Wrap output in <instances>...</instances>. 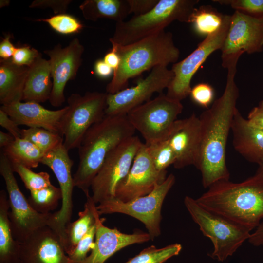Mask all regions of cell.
Segmentation results:
<instances>
[{
  "instance_id": "cell-24",
  "label": "cell",
  "mask_w": 263,
  "mask_h": 263,
  "mask_svg": "<svg viewBox=\"0 0 263 263\" xmlns=\"http://www.w3.org/2000/svg\"><path fill=\"white\" fill-rule=\"evenodd\" d=\"M29 67L17 65L10 59L0 61V103L2 105L22 100Z\"/></svg>"
},
{
  "instance_id": "cell-42",
  "label": "cell",
  "mask_w": 263,
  "mask_h": 263,
  "mask_svg": "<svg viewBox=\"0 0 263 263\" xmlns=\"http://www.w3.org/2000/svg\"><path fill=\"white\" fill-rule=\"evenodd\" d=\"M246 120L250 126L263 130V100L250 111Z\"/></svg>"
},
{
  "instance_id": "cell-40",
  "label": "cell",
  "mask_w": 263,
  "mask_h": 263,
  "mask_svg": "<svg viewBox=\"0 0 263 263\" xmlns=\"http://www.w3.org/2000/svg\"><path fill=\"white\" fill-rule=\"evenodd\" d=\"M71 0H35L29 6L31 8H50L56 14L65 13Z\"/></svg>"
},
{
  "instance_id": "cell-11",
  "label": "cell",
  "mask_w": 263,
  "mask_h": 263,
  "mask_svg": "<svg viewBox=\"0 0 263 263\" xmlns=\"http://www.w3.org/2000/svg\"><path fill=\"white\" fill-rule=\"evenodd\" d=\"M142 144L134 135L108 154L91 185V197L96 204L115 197L117 185L128 173Z\"/></svg>"
},
{
  "instance_id": "cell-21",
  "label": "cell",
  "mask_w": 263,
  "mask_h": 263,
  "mask_svg": "<svg viewBox=\"0 0 263 263\" xmlns=\"http://www.w3.org/2000/svg\"><path fill=\"white\" fill-rule=\"evenodd\" d=\"M0 109L19 126L41 128L62 136L61 121L67 106L57 110H50L37 102L19 101L2 105Z\"/></svg>"
},
{
  "instance_id": "cell-34",
  "label": "cell",
  "mask_w": 263,
  "mask_h": 263,
  "mask_svg": "<svg viewBox=\"0 0 263 263\" xmlns=\"http://www.w3.org/2000/svg\"><path fill=\"white\" fill-rule=\"evenodd\" d=\"M12 167L13 171L19 174L25 187L30 192L52 185L50 175L46 172L36 173L19 164H13Z\"/></svg>"
},
{
  "instance_id": "cell-30",
  "label": "cell",
  "mask_w": 263,
  "mask_h": 263,
  "mask_svg": "<svg viewBox=\"0 0 263 263\" xmlns=\"http://www.w3.org/2000/svg\"><path fill=\"white\" fill-rule=\"evenodd\" d=\"M20 137L32 143L44 154L63 143V137L61 135L41 128L21 129Z\"/></svg>"
},
{
  "instance_id": "cell-44",
  "label": "cell",
  "mask_w": 263,
  "mask_h": 263,
  "mask_svg": "<svg viewBox=\"0 0 263 263\" xmlns=\"http://www.w3.org/2000/svg\"><path fill=\"white\" fill-rule=\"evenodd\" d=\"M11 35L7 34L0 43V59H10L14 54L16 47L11 42Z\"/></svg>"
},
{
  "instance_id": "cell-28",
  "label": "cell",
  "mask_w": 263,
  "mask_h": 263,
  "mask_svg": "<svg viewBox=\"0 0 263 263\" xmlns=\"http://www.w3.org/2000/svg\"><path fill=\"white\" fill-rule=\"evenodd\" d=\"M2 152L12 165L19 164L29 169L38 167L44 155L34 144L21 137L15 139Z\"/></svg>"
},
{
  "instance_id": "cell-2",
  "label": "cell",
  "mask_w": 263,
  "mask_h": 263,
  "mask_svg": "<svg viewBox=\"0 0 263 263\" xmlns=\"http://www.w3.org/2000/svg\"><path fill=\"white\" fill-rule=\"evenodd\" d=\"M196 199L205 208L250 231L263 218V179L255 174L244 181H218Z\"/></svg>"
},
{
  "instance_id": "cell-27",
  "label": "cell",
  "mask_w": 263,
  "mask_h": 263,
  "mask_svg": "<svg viewBox=\"0 0 263 263\" xmlns=\"http://www.w3.org/2000/svg\"><path fill=\"white\" fill-rule=\"evenodd\" d=\"M83 211L78 213V218L68 223L65 228L64 249L69 256L74 250L80 240L95 224L97 212L96 204L89 194Z\"/></svg>"
},
{
  "instance_id": "cell-10",
  "label": "cell",
  "mask_w": 263,
  "mask_h": 263,
  "mask_svg": "<svg viewBox=\"0 0 263 263\" xmlns=\"http://www.w3.org/2000/svg\"><path fill=\"white\" fill-rule=\"evenodd\" d=\"M12 165L2 152L0 155V173L3 177L9 204V219L14 238L21 243L38 229L48 226L51 213L36 211L20 190L14 175Z\"/></svg>"
},
{
  "instance_id": "cell-9",
  "label": "cell",
  "mask_w": 263,
  "mask_h": 263,
  "mask_svg": "<svg viewBox=\"0 0 263 263\" xmlns=\"http://www.w3.org/2000/svg\"><path fill=\"white\" fill-rule=\"evenodd\" d=\"M175 177L169 175L149 194L124 202L115 197L96 206L100 215L119 213L132 216L144 224L151 240L161 234V208L164 199L174 185Z\"/></svg>"
},
{
  "instance_id": "cell-38",
  "label": "cell",
  "mask_w": 263,
  "mask_h": 263,
  "mask_svg": "<svg viewBox=\"0 0 263 263\" xmlns=\"http://www.w3.org/2000/svg\"><path fill=\"white\" fill-rule=\"evenodd\" d=\"M40 54L36 49L24 45L16 48L11 60L17 65L29 67Z\"/></svg>"
},
{
  "instance_id": "cell-45",
  "label": "cell",
  "mask_w": 263,
  "mask_h": 263,
  "mask_svg": "<svg viewBox=\"0 0 263 263\" xmlns=\"http://www.w3.org/2000/svg\"><path fill=\"white\" fill-rule=\"evenodd\" d=\"M94 70L96 75L102 78H106L113 73V70L103 59H98L94 63Z\"/></svg>"
},
{
  "instance_id": "cell-41",
  "label": "cell",
  "mask_w": 263,
  "mask_h": 263,
  "mask_svg": "<svg viewBox=\"0 0 263 263\" xmlns=\"http://www.w3.org/2000/svg\"><path fill=\"white\" fill-rule=\"evenodd\" d=\"M129 5L130 13L134 16L144 14L151 10L159 0H127Z\"/></svg>"
},
{
  "instance_id": "cell-8",
  "label": "cell",
  "mask_w": 263,
  "mask_h": 263,
  "mask_svg": "<svg viewBox=\"0 0 263 263\" xmlns=\"http://www.w3.org/2000/svg\"><path fill=\"white\" fill-rule=\"evenodd\" d=\"M107 93L87 92L72 94L61 121L63 144L69 151L78 148L87 131L105 115Z\"/></svg>"
},
{
  "instance_id": "cell-15",
  "label": "cell",
  "mask_w": 263,
  "mask_h": 263,
  "mask_svg": "<svg viewBox=\"0 0 263 263\" xmlns=\"http://www.w3.org/2000/svg\"><path fill=\"white\" fill-rule=\"evenodd\" d=\"M174 76L167 66L154 67L145 78L135 86L126 88L113 94H107L105 114H127L131 110L150 100L156 92L162 93L167 89Z\"/></svg>"
},
{
  "instance_id": "cell-43",
  "label": "cell",
  "mask_w": 263,
  "mask_h": 263,
  "mask_svg": "<svg viewBox=\"0 0 263 263\" xmlns=\"http://www.w3.org/2000/svg\"><path fill=\"white\" fill-rule=\"evenodd\" d=\"M0 125L15 139L20 137L21 129L19 128V125L1 109H0Z\"/></svg>"
},
{
  "instance_id": "cell-47",
  "label": "cell",
  "mask_w": 263,
  "mask_h": 263,
  "mask_svg": "<svg viewBox=\"0 0 263 263\" xmlns=\"http://www.w3.org/2000/svg\"><path fill=\"white\" fill-rule=\"evenodd\" d=\"M104 61L111 67L113 71L117 70L119 66L120 59L118 54L112 49L105 55Z\"/></svg>"
},
{
  "instance_id": "cell-32",
  "label": "cell",
  "mask_w": 263,
  "mask_h": 263,
  "mask_svg": "<svg viewBox=\"0 0 263 263\" xmlns=\"http://www.w3.org/2000/svg\"><path fill=\"white\" fill-rule=\"evenodd\" d=\"M182 248L181 244L178 243L161 248L151 245L124 263H163L172 257L178 255Z\"/></svg>"
},
{
  "instance_id": "cell-26",
  "label": "cell",
  "mask_w": 263,
  "mask_h": 263,
  "mask_svg": "<svg viewBox=\"0 0 263 263\" xmlns=\"http://www.w3.org/2000/svg\"><path fill=\"white\" fill-rule=\"evenodd\" d=\"M79 7L83 17L92 21L107 19L118 22L131 14L127 0H86Z\"/></svg>"
},
{
  "instance_id": "cell-48",
  "label": "cell",
  "mask_w": 263,
  "mask_h": 263,
  "mask_svg": "<svg viewBox=\"0 0 263 263\" xmlns=\"http://www.w3.org/2000/svg\"><path fill=\"white\" fill-rule=\"evenodd\" d=\"M15 138L9 133L0 131V147L2 149L10 145L15 140Z\"/></svg>"
},
{
  "instance_id": "cell-35",
  "label": "cell",
  "mask_w": 263,
  "mask_h": 263,
  "mask_svg": "<svg viewBox=\"0 0 263 263\" xmlns=\"http://www.w3.org/2000/svg\"><path fill=\"white\" fill-rule=\"evenodd\" d=\"M36 20L47 23L56 32L64 35L79 33L84 27L78 19L66 13L56 14Z\"/></svg>"
},
{
  "instance_id": "cell-33",
  "label": "cell",
  "mask_w": 263,
  "mask_h": 263,
  "mask_svg": "<svg viewBox=\"0 0 263 263\" xmlns=\"http://www.w3.org/2000/svg\"><path fill=\"white\" fill-rule=\"evenodd\" d=\"M145 145L149 155L158 171H167L170 165L175 163V154L168 139Z\"/></svg>"
},
{
  "instance_id": "cell-16",
  "label": "cell",
  "mask_w": 263,
  "mask_h": 263,
  "mask_svg": "<svg viewBox=\"0 0 263 263\" xmlns=\"http://www.w3.org/2000/svg\"><path fill=\"white\" fill-rule=\"evenodd\" d=\"M84 47L77 38L65 47L60 44L44 51L49 57L53 88L49 98L51 105L59 107L65 101L64 89L67 82L74 80L81 65Z\"/></svg>"
},
{
  "instance_id": "cell-22",
  "label": "cell",
  "mask_w": 263,
  "mask_h": 263,
  "mask_svg": "<svg viewBox=\"0 0 263 263\" xmlns=\"http://www.w3.org/2000/svg\"><path fill=\"white\" fill-rule=\"evenodd\" d=\"M231 132L236 151L250 162L263 164V130L250 126L237 108Z\"/></svg>"
},
{
  "instance_id": "cell-18",
  "label": "cell",
  "mask_w": 263,
  "mask_h": 263,
  "mask_svg": "<svg viewBox=\"0 0 263 263\" xmlns=\"http://www.w3.org/2000/svg\"><path fill=\"white\" fill-rule=\"evenodd\" d=\"M21 263H74L58 235L48 226L34 232L20 243Z\"/></svg>"
},
{
  "instance_id": "cell-6",
  "label": "cell",
  "mask_w": 263,
  "mask_h": 263,
  "mask_svg": "<svg viewBox=\"0 0 263 263\" xmlns=\"http://www.w3.org/2000/svg\"><path fill=\"white\" fill-rule=\"evenodd\" d=\"M184 204L204 235L211 240V256L219 261L232 256L250 236L249 229L205 208L191 197H185Z\"/></svg>"
},
{
  "instance_id": "cell-1",
  "label": "cell",
  "mask_w": 263,
  "mask_h": 263,
  "mask_svg": "<svg viewBox=\"0 0 263 263\" xmlns=\"http://www.w3.org/2000/svg\"><path fill=\"white\" fill-rule=\"evenodd\" d=\"M225 87L222 95L210 108L200 115L201 146L196 166L201 173L202 183L208 188L220 181L229 180L230 172L226 163V144L239 97L234 80L236 67L227 69Z\"/></svg>"
},
{
  "instance_id": "cell-4",
  "label": "cell",
  "mask_w": 263,
  "mask_h": 263,
  "mask_svg": "<svg viewBox=\"0 0 263 263\" xmlns=\"http://www.w3.org/2000/svg\"><path fill=\"white\" fill-rule=\"evenodd\" d=\"M111 43V49L118 54L120 62L106 86L107 94H113L126 88L130 78L145 71L176 63L180 56L172 33L165 30L130 44Z\"/></svg>"
},
{
  "instance_id": "cell-36",
  "label": "cell",
  "mask_w": 263,
  "mask_h": 263,
  "mask_svg": "<svg viewBox=\"0 0 263 263\" xmlns=\"http://www.w3.org/2000/svg\"><path fill=\"white\" fill-rule=\"evenodd\" d=\"M221 4L230 5L235 11L257 18H263V0H214Z\"/></svg>"
},
{
  "instance_id": "cell-17",
  "label": "cell",
  "mask_w": 263,
  "mask_h": 263,
  "mask_svg": "<svg viewBox=\"0 0 263 263\" xmlns=\"http://www.w3.org/2000/svg\"><path fill=\"white\" fill-rule=\"evenodd\" d=\"M167 173L155 168L143 143L128 173L117 185L115 198L127 202L148 195L165 181Z\"/></svg>"
},
{
  "instance_id": "cell-13",
  "label": "cell",
  "mask_w": 263,
  "mask_h": 263,
  "mask_svg": "<svg viewBox=\"0 0 263 263\" xmlns=\"http://www.w3.org/2000/svg\"><path fill=\"white\" fill-rule=\"evenodd\" d=\"M230 18L231 15H225L223 24L217 31L206 36L191 54L173 64L171 70L174 76L167 88L168 97L181 101L189 95L191 81L194 74L210 55L222 48Z\"/></svg>"
},
{
  "instance_id": "cell-23",
  "label": "cell",
  "mask_w": 263,
  "mask_h": 263,
  "mask_svg": "<svg viewBox=\"0 0 263 263\" xmlns=\"http://www.w3.org/2000/svg\"><path fill=\"white\" fill-rule=\"evenodd\" d=\"M49 60L40 53L29 67L22 100L38 103L49 100L53 88Z\"/></svg>"
},
{
  "instance_id": "cell-39",
  "label": "cell",
  "mask_w": 263,
  "mask_h": 263,
  "mask_svg": "<svg viewBox=\"0 0 263 263\" xmlns=\"http://www.w3.org/2000/svg\"><path fill=\"white\" fill-rule=\"evenodd\" d=\"M213 88L207 83H199L191 88L189 95L193 101L202 107L208 109L214 97Z\"/></svg>"
},
{
  "instance_id": "cell-5",
  "label": "cell",
  "mask_w": 263,
  "mask_h": 263,
  "mask_svg": "<svg viewBox=\"0 0 263 263\" xmlns=\"http://www.w3.org/2000/svg\"><path fill=\"white\" fill-rule=\"evenodd\" d=\"M199 0H159L151 10L133 16L128 21L116 22L111 43L126 45L161 30L175 20L191 23Z\"/></svg>"
},
{
  "instance_id": "cell-14",
  "label": "cell",
  "mask_w": 263,
  "mask_h": 263,
  "mask_svg": "<svg viewBox=\"0 0 263 263\" xmlns=\"http://www.w3.org/2000/svg\"><path fill=\"white\" fill-rule=\"evenodd\" d=\"M63 144L44 155L41 163L55 174L59 185L62 199L59 210L52 213L48 226L59 236L63 246L67 225L71 222L73 212V191L75 187L71 170L74 161Z\"/></svg>"
},
{
  "instance_id": "cell-25",
  "label": "cell",
  "mask_w": 263,
  "mask_h": 263,
  "mask_svg": "<svg viewBox=\"0 0 263 263\" xmlns=\"http://www.w3.org/2000/svg\"><path fill=\"white\" fill-rule=\"evenodd\" d=\"M8 195L0 191V263H21L20 243L14 238L11 231Z\"/></svg>"
},
{
  "instance_id": "cell-19",
  "label": "cell",
  "mask_w": 263,
  "mask_h": 263,
  "mask_svg": "<svg viewBox=\"0 0 263 263\" xmlns=\"http://www.w3.org/2000/svg\"><path fill=\"white\" fill-rule=\"evenodd\" d=\"M176 156L173 166L181 169L196 166L201 146V127L199 117L193 113L189 117L177 119L168 139Z\"/></svg>"
},
{
  "instance_id": "cell-3",
  "label": "cell",
  "mask_w": 263,
  "mask_h": 263,
  "mask_svg": "<svg viewBox=\"0 0 263 263\" xmlns=\"http://www.w3.org/2000/svg\"><path fill=\"white\" fill-rule=\"evenodd\" d=\"M135 130L126 114L106 115L86 132L78 148L79 163L73 175L75 187L86 196L89 195L92 182L108 154L127 139L134 135Z\"/></svg>"
},
{
  "instance_id": "cell-50",
  "label": "cell",
  "mask_w": 263,
  "mask_h": 263,
  "mask_svg": "<svg viewBox=\"0 0 263 263\" xmlns=\"http://www.w3.org/2000/svg\"><path fill=\"white\" fill-rule=\"evenodd\" d=\"M10 3L9 0H0V7L2 8L3 7L9 5Z\"/></svg>"
},
{
  "instance_id": "cell-37",
  "label": "cell",
  "mask_w": 263,
  "mask_h": 263,
  "mask_svg": "<svg viewBox=\"0 0 263 263\" xmlns=\"http://www.w3.org/2000/svg\"><path fill=\"white\" fill-rule=\"evenodd\" d=\"M95 233L96 221L95 224L78 242L73 252L68 256L74 263H81L86 258L87 253L94 246Z\"/></svg>"
},
{
  "instance_id": "cell-7",
  "label": "cell",
  "mask_w": 263,
  "mask_h": 263,
  "mask_svg": "<svg viewBox=\"0 0 263 263\" xmlns=\"http://www.w3.org/2000/svg\"><path fill=\"white\" fill-rule=\"evenodd\" d=\"M183 109L180 101L161 93L126 115L135 131L144 138L145 144L149 145L169 139Z\"/></svg>"
},
{
  "instance_id": "cell-12",
  "label": "cell",
  "mask_w": 263,
  "mask_h": 263,
  "mask_svg": "<svg viewBox=\"0 0 263 263\" xmlns=\"http://www.w3.org/2000/svg\"><path fill=\"white\" fill-rule=\"evenodd\" d=\"M263 49V18L253 17L235 11L221 51L222 65L227 69L237 66L244 53L253 54Z\"/></svg>"
},
{
  "instance_id": "cell-29",
  "label": "cell",
  "mask_w": 263,
  "mask_h": 263,
  "mask_svg": "<svg viewBox=\"0 0 263 263\" xmlns=\"http://www.w3.org/2000/svg\"><path fill=\"white\" fill-rule=\"evenodd\" d=\"M224 16L211 6L203 5L195 8L191 23L198 34L207 36L221 28Z\"/></svg>"
},
{
  "instance_id": "cell-31",
  "label": "cell",
  "mask_w": 263,
  "mask_h": 263,
  "mask_svg": "<svg viewBox=\"0 0 263 263\" xmlns=\"http://www.w3.org/2000/svg\"><path fill=\"white\" fill-rule=\"evenodd\" d=\"M61 199L60 188L52 185L30 191V196L28 200L36 211L42 214H48L51 213L57 207L59 201Z\"/></svg>"
},
{
  "instance_id": "cell-46",
  "label": "cell",
  "mask_w": 263,
  "mask_h": 263,
  "mask_svg": "<svg viewBox=\"0 0 263 263\" xmlns=\"http://www.w3.org/2000/svg\"><path fill=\"white\" fill-rule=\"evenodd\" d=\"M248 241L254 246L263 245V221L260 223L253 233L250 234Z\"/></svg>"
},
{
  "instance_id": "cell-49",
  "label": "cell",
  "mask_w": 263,
  "mask_h": 263,
  "mask_svg": "<svg viewBox=\"0 0 263 263\" xmlns=\"http://www.w3.org/2000/svg\"><path fill=\"white\" fill-rule=\"evenodd\" d=\"M263 179V164L258 166V168L255 174Z\"/></svg>"
},
{
  "instance_id": "cell-20",
  "label": "cell",
  "mask_w": 263,
  "mask_h": 263,
  "mask_svg": "<svg viewBox=\"0 0 263 263\" xmlns=\"http://www.w3.org/2000/svg\"><path fill=\"white\" fill-rule=\"evenodd\" d=\"M96 214L95 242L90 254L81 263H104L110 257L121 249L134 244L148 242L151 239L148 233L140 230L132 234L121 232L116 228L105 226L104 219Z\"/></svg>"
}]
</instances>
